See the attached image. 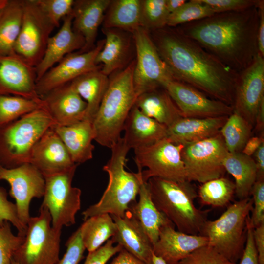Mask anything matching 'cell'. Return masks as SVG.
Here are the masks:
<instances>
[{
	"label": "cell",
	"instance_id": "obj_1",
	"mask_svg": "<svg viewBox=\"0 0 264 264\" xmlns=\"http://www.w3.org/2000/svg\"><path fill=\"white\" fill-rule=\"evenodd\" d=\"M149 33L175 80L233 106L239 73L176 27L165 26Z\"/></svg>",
	"mask_w": 264,
	"mask_h": 264
},
{
	"label": "cell",
	"instance_id": "obj_2",
	"mask_svg": "<svg viewBox=\"0 0 264 264\" xmlns=\"http://www.w3.org/2000/svg\"><path fill=\"white\" fill-rule=\"evenodd\" d=\"M258 5L240 11L217 13L176 28L240 73L259 54Z\"/></svg>",
	"mask_w": 264,
	"mask_h": 264
},
{
	"label": "cell",
	"instance_id": "obj_3",
	"mask_svg": "<svg viewBox=\"0 0 264 264\" xmlns=\"http://www.w3.org/2000/svg\"><path fill=\"white\" fill-rule=\"evenodd\" d=\"M135 59L115 73L92 121L95 140L111 148L121 137L126 119L138 96L133 84Z\"/></svg>",
	"mask_w": 264,
	"mask_h": 264
},
{
	"label": "cell",
	"instance_id": "obj_4",
	"mask_svg": "<svg viewBox=\"0 0 264 264\" xmlns=\"http://www.w3.org/2000/svg\"><path fill=\"white\" fill-rule=\"evenodd\" d=\"M147 183L154 205L178 231L200 235L209 210L196 207L194 200L198 193L190 182H178L153 177Z\"/></svg>",
	"mask_w": 264,
	"mask_h": 264
},
{
	"label": "cell",
	"instance_id": "obj_5",
	"mask_svg": "<svg viewBox=\"0 0 264 264\" xmlns=\"http://www.w3.org/2000/svg\"><path fill=\"white\" fill-rule=\"evenodd\" d=\"M110 149V158L103 167L109 177L108 186L100 200L82 212L84 220L102 214L123 217L130 205L136 201L142 170H138L134 173L125 169L126 156L130 149L123 137Z\"/></svg>",
	"mask_w": 264,
	"mask_h": 264
},
{
	"label": "cell",
	"instance_id": "obj_6",
	"mask_svg": "<svg viewBox=\"0 0 264 264\" xmlns=\"http://www.w3.org/2000/svg\"><path fill=\"white\" fill-rule=\"evenodd\" d=\"M55 125L47 111L39 108L4 126L0 136V153L6 167L29 163L33 146Z\"/></svg>",
	"mask_w": 264,
	"mask_h": 264
},
{
	"label": "cell",
	"instance_id": "obj_7",
	"mask_svg": "<svg viewBox=\"0 0 264 264\" xmlns=\"http://www.w3.org/2000/svg\"><path fill=\"white\" fill-rule=\"evenodd\" d=\"M249 197L235 201L214 220H207L200 235L208 245L229 261L236 263L242 257L246 240V222L252 210Z\"/></svg>",
	"mask_w": 264,
	"mask_h": 264
},
{
	"label": "cell",
	"instance_id": "obj_8",
	"mask_svg": "<svg viewBox=\"0 0 264 264\" xmlns=\"http://www.w3.org/2000/svg\"><path fill=\"white\" fill-rule=\"evenodd\" d=\"M61 231L52 226L48 209L41 205L39 214L30 217L24 240L13 259L20 264H57L60 259Z\"/></svg>",
	"mask_w": 264,
	"mask_h": 264
},
{
	"label": "cell",
	"instance_id": "obj_9",
	"mask_svg": "<svg viewBox=\"0 0 264 264\" xmlns=\"http://www.w3.org/2000/svg\"><path fill=\"white\" fill-rule=\"evenodd\" d=\"M78 165L64 172L44 177L45 185L42 205L48 210L52 226L58 229L75 223L81 208V191L72 186Z\"/></svg>",
	"mask_w": 264,
	"mask_h": 264
},
{
	"label": "cell",
	"instance_id": "obj_10",
	"mask_svg": "<svg viewBox=\"0 0 264 264\" xmlns=\"http://www.w3.org/2000/svg\"><path fill=\"white\" fill-rule=\"evenodd\" d=\"M183 145L175 144L167 138L149 146L134 149L135 163L142 170L143 181L156 177L175 182L186 181L181 158Z\"/></svg>",
	"mask_w": 264,
	"mask_h": 264
},
{
	"label": "cell",
	"instance_id": "obj_11",
	"mask_svg": "<svg viewBox=\"0 0 264 264\" xmlns=\"http://www.w3.org/2000/svg\"><path fill=\"white\" fill-rule=\"evenodd\" d=\"M228 153L220 132L210 138L186 145L181 151L186 180L203 183L223 176V162Z\"/></svg>",
	"mask_w": 264,
	"mask_h": 264
},
{
	"label": "cell",
	"instance_id": "obj_12",
	"mask_svg": "<svg viewBox=\"0 0 264 264\" xmlns=\"http://www.w3.org/2000/svg\"><path fill=\"white\" fill-rule=\"evenodd\" d=\"M55 28L36 0H23L22 20L14 53L35 67L43 57Z\"/></svg>",
	"mask_w": 264,
	"mask_h": 264
},
{
	"label": "cell",
	"instance_id": "obj_13",
	"mask_svg": "<svg viewBox=\"0 0 264 264\" xmlns=\"http://www.w3.org/2000/svg\"><path fill=\"white\" fill-rule=\"evenodd\" d=\"M136 52L133 84L138 96L174 79L160 57L150 33L140 27L132 33Z\"/></svg>",
	"mask_w": 264,
	"mask_h": 264
},
{
	"label": "cell",
	"instance_id": "obj_14",
	"mask_svg": "<svg viewBox=\"0 0 264 264\" xmlns=\"http://www.w3.org/2000/svg\"><path fill=\"white\" fill-rule=\"evenodd\" d=\"M0 180L6 181L10 185L9 194L15 200L18 217L27 226L30 218L31 201L33 198L44 196V176L29 163L14 168H6L0 164Z\"/></svg>",
	"mask_w": 264,
	"mask_h": 264
},
{
	"label": "cell",
	"instance_id": "obj_15",
	"mask_svg": "<svg viewBox=\"0 0 264 264\" xmlns=\"http://www.w3.org/2000/svg\"><path fill=\"white\" fill-rule=\"evenodd\" d=\"M104 39L87 52H73L65 56L36 82V91L42 98L53 90L66 85L88 72L100 69L96 58L103 47Z\"/></svg>",
	"mask_w": 264,
	"mask_h": 264
},
{
	"label": "cell",
	"instance_id": "obj_16",
	"mask_svg": "<svg viewBox=\"0 0 264 264\" xmlns=\"http://www.w3.org/2000/svg\"><path fill=\"white\" fill-rule=\"evenodd\" d=\"M264 101V57L259 53L251 64L239 73L233 103V111L254 127L256 116Z\"/></svg>",
	"mask_w": 264,
	"mask_h": 264
},
{
	"label": "cell",
	"instance_id": "obj_17",
	"mask_svg": "<svg viewBox=\"0 0 264 264\" xmlns=\"http://www.w3.org/2000/svg\"><path fill=\"white\" fill-rule=\"evenodd\" d=\"M183 117L205 118L229 116L233 107L209 97L199 90L173 79L164 86Z\"/></svg>",
	"mask_w": 264,
	"mask_h": 264
},
{
	"label": "cell",
	"instance_id": "obj_18",
	"mask_svg": "<svg viewBox=\"0 0 264 264\" xmlns=\"http://www.w3.org/2000/svg\"><path fill=\"white\" fill-rule=\"evenodd\" d=\"M35 68L15 53L0 54V95L21 96L36 101L43 108L36 91Z\"/></svg>",
	"mask_w": 264,
	"mask_h": 264
},
{
	"label": "cell",
	"instance_id": "obj_19",
	"mask_svg": "<svg viewBox=\"0 0 264 264\" xmlns=\"http://www.w3.org/2000/svg\"><path fill=\"white\" fill-rule=\"evenodd\" d=\"M29 163L44 177L64 172L78 165L72 160L54 127L48 129L33 146Z\"/></svg>",
	"mask_w": 264,
	"mask_h": 264
},
{
	"label": "cell",
	"instance_id": "obj_20",
	"mask_svg": "<svg viewBox=\"0 0 264 264\" xmlns=\"http://www.w3.org/2000/svg\"><path fill=\"white\" fill-rule=\"evenodd\" d=\"M42 99L43 108L53 119L55 126H69L85 118L87 103L69 83L53 90Z\"/></svg>",
	"mask_w": 264,
	"mask_h": 264
},
{
	"label": "cell",
	"instance_id": "obj_21",
	"mask_svg": "<svg viewBox=\"0 0 264 264\" xmlns=\"http://www.w3.org/2000/svg\"><path fill=\"white\" fill-rule=\"evenodd\" d=\"M72 20V14L64 18L59 30L49 38L43 57L35 67L36 82L65 56L84 47V39L73 30Z\"/></svg>",
	"mask_w": 264,
	"mask_h": 264
},
{
	"label": "cell",
	"instance_id": "obj_22",
	"mask_svg": "<svg viewBox=\"0 0 264 264\" xmlns=\"http://www.w3.org/2000/svg\"><path fill=\"white\" fill-rule=\"evenodd\" d=\"M207 244L206 237L176 230L172 223L161 228L158 239L153 246V251L167 264H176L196 249Z\"/></svg>",
	"mask_w": 264,
	"mask_h": 264
},
{
	"label": "cell",
	"instance_id": "obj_23",
	"mask_svg": "<svg viewBox=\"0 0 264 264\" xmlns=\"http://www.w3.org/2000/svg\"><path fill=\"white\" fill-rule=\"evenodd\" d=\"M105 36L103 48L95 60L97 65H102L101 71L106 75L117 72L131 62L132 34L115 28H102Z\"/></svg>",
	"mask_w": 264,
	"mask_h": 264
},
{
	"label": "cell",
	"instance_id": "obj_24",
	"mask_svg": "<svg viewBox=\"0 0 264 264\" xmlns=\"http://www.w3.org/2000/svg\"><path fill=\"white\" fill-rule=\"evenodd\" d=\"M111 0H74L72 15L73 30L84 38L85 45L80 51L94 47L98 28Z\"/></svg>",
	"mask_w": 264,
	"mask_h": 264
},
{
	"label": "cell",
	"instance_id": "obj_25",
	"mask_svg": "<svg viewBox=\"0 0 264 264\" xmlns=\"http://www.w3.org/2000/svg\"><path fill=\"white\" fill-rule=\"evenodd\" d=\"M111 216L117 228L111 239L114 243L147 263L153 253V245L138 220L128 210L123 217Z\"/></svg>",
	"mask_w": 264,
	"mask_h": 264
},
{
	"label": "cell",
	"instance_id": "obj_26",
	"mask_svg": "<svg viewBox=\"0 0 264 264\" xmlns=\"http://www.w3.org/2000/svg\"><path fill=\"white\" fill-rule=\"evenodd\" d=\"M228 117H181L167 127L166 138L185 146L210 138L220 133Z\"/></svg>",
	"mask_w": 264,
	"mask_h": 264
},
{
	"label": "cell",
	"instance_id": "obj_27",
	"mask_svg": "<svg viewBox=\"0 0 264 264\" xmlns=\"http://www.w3.org/2000/svg\"><path fill=\"white\" fill-rule=\"evenodd\" d=\"M123 137L131 149L151 145L167 137V127L143 113L134 105L124 123Z\"/></svg>",
	"mask_w": 264,
	"mask_h": 264
},
{
	"label": "cell",
	"instance_id": "obj_28",
	"mask_svg": "<svg viewBox=\"0 0 264 264\" xmlns=\"http://www.w3.org/2000/svg\"><path fill=\"white\" fill-rule=\"evenodd\" d=\"M54 129L74 163L79 165L92 158V142L95 136L92 122L84 119L69 126H55Z\"/></svg>",
	"mask_w": 264,
	"mask_h": 264
},
{
	"label": "cell",
	"instance_id": "obj_29",
	"mask_svg": "<svg viewBox=\"0 0 264 264\" xmlns=\"http://www.w3.org/2000/svg\"><path fill=\"white\" fill-rule=\"evenodd\" d=\"M138 195V201L132 203L128 210L139 222L153 246L158 239L161 228L172 223L154 205L147 182L141 176Z\"/></svg>",
	"mask_w": 264,
	"mask_h": 264
},
{
	"label": "cell",
	"instance_id": "obj_30",
	"mask_svg": "<svg viewBox=\"0 0 264 264\" xmlns=\"http://www.w3.org/2000/svg\"><path fill=\"white\" fill-rule=\"evenodd\" d=\"M135 105L145 115L167 127L183 117L176 105L162 87L140 94Z\"/></svg>",
	"mask_w": 264,
	"mask_h": 264
},
{
	"label": "cell",
	"instance_id": "obj_31",
	"mask_svg": "<svg viewBox=\"0 0 264 264\" xmlns=\"http://www.w3.org/2000/svg\"><path fill=\"white\" fill-rule=\"evenodd\" d=\"M110 79L101 68L84 74L69 83L85 101L87 106L84 119L92 122L107 89Z\"/></svg>",
	"mask_w": 264,
	"mask_h": 264
},
{
	"label": "cell",
	"instance_id": "obj_32",
	"mask_svg": "<svg viewBox=\"0 0 264 264\" xmlns=\"http://www.w3.org/2000/svg\"><path fill=\"white\" fill-rule=\"evenodd\" d=\"M223 165L225 171L234 178L235 194L239 200L248 198L257 179L254 159L242 152H228Z\"/></svg>",
	"mask_w": 264,
	"mask_h": 264
},
{
	"label": "cell",
	"instance_id": "obj_33",
	"mask_svg": "<svg viewBox=\"0 0 264 264\" xmlns=\"http://www.w3.org/2000/svg\"><path fill=\"white\" fill-rule=\"evenodd\" d=\"M102 24L132 34L140 27V0H111Z\"/></svg>",
	"mask_w": 264,
	"mask_h": 264
},
{
	"label": "cell",
	"instance_id": "obj_34",
	"mask_svg": "<svg viewBox=\"0 0 264 264\" xmlns=\"http://www.w3.org/2000/svg\"><path fill=\"white\" fill-rule=\"evenodd\" d=\"M23 0H8L0 17V54H15L22 20Z\"/></svg>",
	"mask_w": 264,
	"mask_h": 264
},
{
	"label": "cell",
	"instance_id": "obj_35",
	"mask_svg": "<svg viewBox=\"0 0 264 264\" xmlns=\"http://www.w3.org/2000/svg\"><path fill=\"white\" fill-rule=\"evenodd\" d=\"M83 242L88 252L100 247L114 235L116 225L110 215L102 214L88 218L80 226Z\"/></svg>",
	"mask_w": 264,
	"mask_h": 264
},
{
	"label": "cell",
	"instance_id": "obj_36",
	"mask_svg": "<svg viewBox=\"0 0 264 264\" xmlns=\"http://www.w3.org/2000/svg\"><path fill=\"white\" fill-rule=\"evenodd\" d=\"M253 128L245 119L233 111L220 130L228 152H241L251 137Z\"/></svg>",
	"mask_w": 264,
	"mask_h": 264
},
{
	"label": "cell",
	"instance_id": "obj_37",
	"mask_svg": "<svg viewBox=\"0 0 264 264\" xmlns=\"http://www.w3.org/2000/svg\"><path fill=\"white\" fill-rule=\"evenodd\" d=\"M235 193L234 183L222 176L202 183L198 196L202 204L223 207L230 202Z\"/></svg>",
	"mask_w": 264,
	"mask_h": 264
},
{
	"label": "cell",
	"instance_id": "obj_38",
	"mask_svg": "<svg viewBox=\"0 0 264 264\" xmlns=\"http://www.w3.org/2000/svg\"><path fill=\"white\" fill-rule=\"evenodd\" d=\"M39 108H43L31 99L18 96L0 95V128Z\"/></svg>",
	"mask_w": 264,
	"mask_h": 264
},
{
	"label": "cell",
	"instance_id": "obj_39",
	"mask_svg": "<svg viewBox=\"0 0 264 264\" xmlns=\"http://www.w3.org/2000/svg\"><path fill=\"white\" fill-rule=\"evenodd\" d=\"M166 0H140V27L152 32L167 26Z\"/></svg>",
	"mask_w": 264,
	"mask_h": 264
},
{
	"label": "cell",
	"instance_id": "obj_40",
	"mask_svg": "<svg viewBox=\"0 0 264 264\" xmlns=\"http://www.w3.org/2000/svg\"><path fill=\"white\" fill-rule=\"evenodd\" d=\"M215 13L210 7L198 0H190L187 1L179 8L169 15L167 26L176 27L204 19Z\"/></svg>",
	"mask_w": 264,
	"mask_h": 264
},
{
	"label": "cell",
	"instance_id": "obj_41",
	"mask_svg": "<svg viewBox=\"0 0 264 264\" xmlns=\"http://www.w3.org/2000/svg\"><path fill=\"white\" fill-rule=\"evenodd\" d=\"M10 224L7 221L0 224V264H11L14 253L24 240V237L13 233Z\"/></svg>",
	"mask_w": 264,
	"mask_h": 264
},
{
	"label": "cell",
	"instance_id": "obj_42",
	"mask_svg": "<svg viewBox=\"0 0 264 264\" xmlns=\"http://www.w3.org/2000/svg\"><path fill=\"white\" fill-rule=\"evenodd\" d=\"M39 7L52 22L59 27L60 22L72 12L73 0H36Z\"/></svg>",
	"mask_w": 264,
	"mask_h": 264
},
{
	"label": "cell",
	"instance_id": "obj_43",
	"mask_svg": "<svg viewBox=\"0 0 264 264\" xmlns=\"http://www.w3.org/2000/svg\"><path fill=\"white\" fill-rule=\"evenodd\" d=\"M176 264H237L208 244L198 248Z\"/></svg>",
	"mask_w": 264,
	"mask_h": 264
},
{
	"label": "cell",
	"instance_id": "obj_44",
	"mask_svg": "<svg viewBox=\"0 0 264 264\" xmlns=\"http://www.w3.org/2000/svg\"><path fill=\"white\" fill-rule=\"evenodd\" d=\"M5 221L17 229L18 235L24 237L27 226L20 220L15 204L8 200L6 193L0 188V224Z\"/></svg>",
	"mask_w": 264,
	"mask_h": 264
},
{
	"label": "cell",
	"instance_id": "obj_45",
	"mask_svg": "<svg viewBox=\"0 0 264 264\" xmlns=\"http://www.w3.org/2000/svg\"><path fill=\"white\" fill-rule=\"evenodd\" d=\"M66 246V251L57 264H78L86 250L80 227L68 238Z\"/></svg>",
	"mask_w": 264,
	"mask_h": 264
},
{
	"label": "cell",
	"instance_id": "obj_46",
	"mask_svg": "<svg viewBox=\"0 0 264 264\" xmlns=\"http://www.w3.org/2000/svg\"><path fill=\"white\" fill-rule=\"evenodd\" d=\"M253 206L249 221L253 228L264 223V180H257L252 187Z\"/></svg>",
	"mask_w": 264,
	"mask_h": 264
},
{
	"label": "cell",
	"instance_id": "obj_47",
	"mask_svg": "<svg viewBox=\"0 0 264 264\" xmlns=\"http://www.w3.org/2000/svg\"><path fill=\"white\" fill-rule=\"evenodd\" d=\"M216 13L240 11L258 5L260 0H198Z\"/></svg>",
	"mask_w": 264,
	"mask_h": 264
},
{
	"label": "cell",
	"instance_id": "obj_48",
	"mask_svg": "<svg viewBox=\"0 0 264 264\" xmlns=\"http://www.w3.org/2000/svg\"><path fill=\"white\" fill-rule=\"evenodd\" d=\"M111 239L96 250L88 252L83 264H106L115 254L119 252L123 248L119 245H114Z\"/></svg>",
	"mask_w": 264,
	"mask_h": 264
},
{
	"label": "cell",
	"instance_id": "obj_49",
	"mask_svg": "<svg viewBox=\"0 0 264 264\" xmlns=\"http://www.w3.org/2000/svg\"><path fill=\"white\" fill-rule=\"evenodd\" d=\"M245 245L240 258L239 264H258L257 253L253 235V228L249 221V216L246 222Z\"/></svg>",
	"mask_w": 264,
	"mask_h": 264
},
{
	"label": "cell",
	"instance_id": "obj_50",
	"mask_svg": "<svg viewBox=\"0 0 264 264\" xmlns=\"http://www.w3.org/2000/svg\"><path fill=\"white\" fill-rule=\"evenodd\" d=\"M253 235L258 264H264V223L253 228Z\"/></svg>",
	"mask_w": 264,
	"mask_h": 264
},
{
	"label": "cell",
	"instance_id": "obj_51",
	"mask_svg": "<svg viewBox=\"0 0 264 264\" xmlns=\"http://www.w3.org/2000/svg\"><path fill=\"white\" fill-rule=\"evenodd\" d=\"M259 22L258 29V46L259 53L264 57V0H260L258 5Z\"/></svg>",
	"mask_w": 264,
	"mask_h": 264
},
{
	"label": "cell",
	"instance_id": "obj_52",
	"mask_svg": "<svg viewBox=\"0 0 264 264\" xmlns=\"http://www.w3.org/2000/svg\"><path fill=\"white\" fill-rule=\"evenodd\" d=\"M118 253L110 264H147L124 249Z\"/></svg>",
	"mask_w": 264,
	"mask_h": 264
},
{
	"label": "cell",
	"instance_id": "obj_53",
	"mask_svg": "<svg viewBox=\"0 0 264 264\" xmlns=\"http://www.w3.org/2000/svg\"><path fill=\"white\" fill-rule=\"evenodd\" d=\"M254 161L257 168V180H264V142L256 151Z\"/></svg>",
	"mask_w": 264,
	"mask_h": 264
},
{
	"label": "cell",
	"instance_id": "obj_54",
	"mask_svg": "<svg viewBox=\"0 0 264 264\" xmlns=\"http://www.w3.org/2000/svg\"><path fill=\"white\" fill-rule=\"evenodd\" d=\"M263 142H264L263 135L251 137L246 143L241 152L248 156H251Z\"/></svg>",
	"mask_w": 264,
	"mask_h": 264
},
{
	"label": "cell",
	"instance_id": "obj_55",
	"mask_svg": "<svg viewBox=\"0 0 264 264\" xmlns=\"http://www.w3.org/2000/svg\"><path fill=\"white\" fill-rule=\"evenodd\" d=\"M264 126V101H263L259 109L254 127L258 131L263 132Z\"/></svg>",
	"mask_w": 264,
	"mask_h": 264
},
{
	"label": "cell",
	"instance_id": "obj_56",
	"mask_svg": "<svg viewBox=\"0 0 264 264\" xmlns=\"http://www.w3.org/2000/svg\"><path fill=\"white\" fill-rule=\"evenodd\" d=\"M187 0H166V4L169 15L183 5Z\"/></svg>",
	"mask_w": 264,
	"mask_h": 264
},
{
	"label": "cell",
	"instance_id": "obj_57",
	"mask_svg": "<svg viewBox=\"0 0 264 264\" xmlns=\"http://www.w3.org/2000/svg\"><path fill=\"white\" fill-rule=\"evenodd\" d=\"M147 264H167L161 258L156 256L153 252L147 262Z\"/></svg>",
	"mask_w": 264,
	"mask_h": 264
},
{
	"label": "cell",
	"instance_id": "obj_58",
	"mask_svg": "<svg viewBox=\"0 0 264 264\" xmlns=\"http://www.w3.org/2000/svg\"><path fill=\"white\" fill-rule=\"evenodd\" d=\"M8 0H0V17L7 2Z\"/></svg>",
	"mask_w": 264,
	"mask_h": 264
},
{
	"label": "cell",
	"instance_id": "obj_59",
	"mask_svg": "<svg viewBox=\"0 0 264 264\" xmlns=\"http://www.w3.org/2000/svg\"><path fill=\"white\" fill-rule=\"evenodd\" d=\"M11 264H20L18 262L14 260L13 258L11 260Z\"/></svg>",
	"mask_w": 264,
	"mask_h": 264
}]
</instances>
